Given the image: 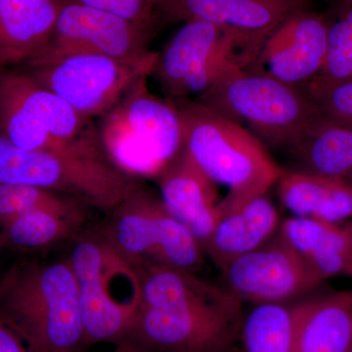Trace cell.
<instances>
[{
	"label": "cell",
	"mask_w": 352,
	"mask_h": 352,
	"mask_svg": "<svg viewBox=\"0 0 352 352\" xmlns=\"http://www.w3.org/2000/svg\"><path fill=\"white\" fill-rule=\"evenodd\" d=\"M278 232L323 281L352 276V219L335 223L309 217H289Z\"/></svg>",
	"instance_id": "cell-18"
},
{
	"label": "cell",
	"mask_w": 352,
	"mask_h": 352,
	"mask_svg": "<svg viewBox=\"0 0 352 352\" xmlns=\"http://www.w3.org/2000/svg\"><path fill=\"white\" fill-rule=\"evenodd\" d=\"M98 134L109 159L131 177L157 178L183 148L177 106L150 92L147 78L101 116Z\"/></svg>",
	"instance_id": "cell-5"
},
{
	"label": "cell",
	"mask_w": 352,
	"mask_h": 352,
	"mask_svg": "<svg viewBox=\"0 0 352 352\" xmlns=\"http://www.w3.org/2000/svg\"><path fill=\"white\" fill-rule=\"evenodd\" d=\"M302 88L322 117L352 129V80L332 85L309 82Z\"/></svg>",
	"instance_id": "cell-26"
},
{
	"label": "cell",
	"mask_w": 352,
	"mask_h": 352,
	"mask_svg": "<svg viewBox=\"0 0 352 352\" xmlns=\"http://www.w3.org/2000/svg\"><path fill=\"white\" fill-rule=\"evenodd\" d=\"M0 320L32 352L85 349L78 286L68 259L14 265L0 281Z\"/></svg>",
	"instance_id": "cell-3"
},
{
	"label": "cell",
	"mask_w": 352,
	"mask_h": 352,
	"mask_svg": "<svg viewBox=\"0 0 352 352\" xmlns=\"http://www.w3.org/2000/svg\"><path fill=\"white\" fill-rule=\"evenodd\" d=\"M148 41L149 29L110 11L64 0L52 38L41 55L95 53L122 61L142 62L157 54L149 50Z\"/></svg>",
	"instance_id": "cell-13"
},
{
	"label": "cell",
	"mask_w": 352,
	"mask_h": 352,
	"mask_svg": "<svg viewBox=\"0 0 352 352\" xmlns=\"http://www.w3.org/2000/svg\"><path fill=\"white\" fill-rule=\"evenodd\" d=\"M157 180L166 207L193 234L203 249L219 217L217 183L199 168L184 148Z\"/></svg>",
	"instance_id": "cell-15"
},
{
	"label": "cell",
	"mask_w": 352,
	"mask_h": 352,
	"mask_svg": "<svg viewBox=\"0 0 352 352\" xmlns=\"http://www.w3.org/2000/svg\"><path fill=\"white\" fill-rule=\"evenodd\" d=\"M352 80V4L337 19L331 20L327 52L320 75L310 82L340 83Z\"/></svg>",
	"instance_id": "cell-25"
},
{
	"label": "cell",
	"mask_w": 352,
	"mask_h": 352,
	"mask_svg": "<svg viewBox=\"0 0 352 352\" xmlns=\"http://www.w3.org/2000/svg\"><path fill=\"white\" fill-rule=\"evenodd\" d=\"M222 272L227 289L243 302L258 305L288 303L324 282L279 232Z\"/></svg>",
	"instance_id": "cell-12"
},
{
	"label": "cell",
	"mask_w": 352,
	"mask_h": 352,
	"mask_svg": "<svg viewBox=\"0 0 352 352\" xmlns=\"http://www.w3.org/2000/svg\"><path fill=\"white\" fill-rule=\"evenodd\" d=\"M156 56L127 62L95 53L41 55L30 75L87 119L101 117L142 78L152 75Z\"/></svg>",
	"instance_id": "cell-8"
},
{
	"label": "cell",
	"mask_w": 352,
	"mask_h": 352,
	"mask_svg": "<svg viewBox=\"0 0 352 352\" xmlns=\"http://www.w3.org/2000/svg\"><path fill=\"white\" fill-rule=\"evenodd\" d=\"M236 63L242 65L231 36L212 23L188 21L157 53L152 75L170 100H197Z\"/></svg>",
	"instance_id": "cell-10"
},
{
	"label": "cell",
	"mask_w": 352,
	"mask_h": 352,
	"mask_svg": "<svg viewBox=\"0 0 352 352\" xmlns=\"http://www.w3.org/2000/svg\"><path fill=\"white\" fill-rule=\"evenodd\" d=\"M351 352H352V349H351Z\"/></svg>",
	"instance_id": "cell-32"
},
{
	"label": "cell",
	"mask_w": 352,
	"mask_h": 352,
	"mask_svg": "<svg viewBox=\"0 0 352 352\" xmlns=\"http://www.w3.org/2000/svg\"><path fill=\"white\" fill-rule=\"evenodd\" d=\"M175 104L183 148L212 182L228 187L219 201V217L266 195L276 185L283 166L247 127L199 101Z\"/></svg>",
	"instance_id": "cell-2"
},
{
	"label": "cell",
	"mask_w": 352,
	"mask_h": 352,
	"mask_svg": "<svg viewBox=\"0 0 352 352\" xmlns=\"http://www.w3.org/2000/svg\"><path fill=\"white\" fill-rule=\"evenodd\" d=\"M99 235L132 268L168 266L198 273L204 252L161 197L134 183Z\"/></svg>",
	"instance_id": "cell-6"
},
{
	"label": "cell",
	"mask_w": 352,
	"mask_h": 352,
	"mask_svg": "<svg viewBox=\"0 0 352 352\" xmlns=\"http://www.w3.org/2000/svg\"><path fill=\"white\" fill-rule=\"evenodd\" d=\"M351 295H352V289H351Z\"/></svg>",
	"instance_id": "cell-30"
},
{
	"label": "cell",
	"mask_w": 352,
	"mask_h": 352,
	"mask_svg": "<svg viewBox=\"0 0 352 352\" xmlns=\"http://www.w3.org/2000/svg\"><path fill=\"white\" fill-rule=\"evenodd\" d=\"M85 6L110 11L122 19L150 30L153 11L161 0H76Z\"/></svg>",
	"instance_id": "cell-27"
},
{
	"label": "cell",
	"mask_w": 352,
	"mask_h": 352,
	"mask_svg": "<svg viewBox=\"0 0 352 352\" xmlns=\"http://www.w3.org/2000/svg\"><path fill=\"white\" fill-rule=\"evenodd\" d=\"M287 168L352 183V129L320 113L286 151Z\"/></svg>",
	"instance_id": "cell-21"
},
{
	"label": "cell",
	"mask_w": 352,
	"mask_h": 352,
	"mask_svg": "<svg viewBox=\"0 0 352 352\" xmlns=\"http://www.w3.org/2000/svg\"><path fill=\"white\" fill-rule=\"evenodd\" d=\"M64 0H0V69L32 61L50 44Z\"/></svg>",
	"instance_id": "cell-17"
},
{
	"label": "cell",
	"mask_w": 352,
	"mask_h": 352,
	"mask_svg": "<svg viewBox=\"0 0 352 352\" xmlns=\"http://www.w3.org/2000/svg\"><path fill=\"white\" fill-rule=\"evenodd\" d=\"M281 203L295 217L324 221L352 219V183L284 168L276 183Z\"/></svg>",
	"instance_id": "cell-20"
},
{
	"label": "cell",
	"mask_w": 352,
	"mask_h": 352,
	"mask_svg": "<svg viewBox=\"0 0 352 352\" xmlns=\"http://www.w3.org/2000/svg\"><path fill=\"white\" fill-rule=\"evenodd\" d=\"M82 201L36 187L0 183V224L36 210L82 212Z\"/></svg>",
	"instance_id": "cell-24"
},
{
	"label": "cell",
	"mask_w": 352,
	"mask_h": 352,
	"mask_svg": "<svg viewBox=\"0 0 352 352\" xmlns=\"http://www.w3.org/2000/svg\"><path fill=\"white\" fill-rule=\"evenodd\" d=\"M289 352H351L352 295L332 292L300 300Z\"/></svg>",
	"instance_id": "cell-16"
},
{
	"label": "cell",
	"mask_w": 352,
	"mask_h": 352,
	"mask_svg": "<svg viewBox=\"0 0 352 352\" xmlns=\"http://www.w3.org/2000/svg\"><path fill=\"white\" fill-rule=\"evenodd\" d=\"M133 270L138 296L119 344L154 352H226L242 331L243 300L226 287L168 266Z\"/></svg>",
	"instance_id": "cell-1"
},
{
	"label": "cell",
	"mask_w": 352,
	"mask_h": 352,
	"mask_svg": "<svg viewBox=\"0 0 352 352\" xmlns=\"http://www.w3.org/2000/svg\"><path fill=\"white\" fill-rule=\"evenodd\" d=\"M196 101L242 124L266 146L286 152L319 116L302 87L236 63Z\"/></svg>",
	"instance_id": "cell-4"
},
{
	"label": "cell",
	"mask_w": 352,
	"mask_h": 352,
	"mask_svg": "<svg viewBox=\"0 0 352 352\" xmlns=\"http://www.w3.org/2000/svg\"><path fill=\"white\" fill-rule=\"evenodd\" d=\"M113 352H154L141 349V347L131 346V344H120L116 346Z\"/></svg>",
	"instance_id": "cell-29"
},
{
	"label": "cell",
	"mask_w": 352,
	"mask_h": 352,
	"mask_svg": "<svg viewBox=\"0 0 352 352\" xmlns=\"http://www.w3.org/2000/svg\"><path fill=\"white\" fill-rule=\"evenodd\" d=\"M83 219V212L32 210L0 224V243L17 249H43L69 239Z\"/></svg>",
	"instance_id": "cell-22"
},
{
	"label": "cell",
	"mask_w": 352,
	"mask_h": 352,
	"mask_svg": "<svg viewBox=\"0 0 352 352\" xmlns=\"http://www.w3.org/2000/svg\"><path fill=\"white\" fill-rule=\"evenodd\" d=\"M0 352H32L12 329L0 320Z\"/></svg>",
	"instance_id": "cell-28"
},
{
	"label": "cell",
	"mask_w": 352,
	"mask_h": 352,
	"mask_svg": "<svg viewBox=\"0 0 352 352\" xmlns=\"http://www.w3.org/2000/svg\"><path fill=\"white\" fill-rule=\"evenodd\" d=\"M0 183L48 190L111 212L135 182L108 157L22 149L0 134Z\"/></svg>",
	"instance_id": "cell-7"
},
{
	"label": "cell",
	"mask_w": 352,
	"mask_h": 352,
	"mask_svg": "<svg viewBox=\"0 0 352 352\" xmlns=\"http://www.w3.org/2000/svg\"><path fill=\"white\" fill-rule=\"evenodd\" d=\"M330 21L310 7L294 13L266 39L254 63L277 80L305 87L323 69Z\"/></svg>",
	"instance_id": "cell-14"
},
{
	"label": "cell",
	"mask_w": 352,
	"mask_h": 352,
	"mask_svg": "<svg viewBox=\"0 0 352 352\" xmlns=\"http://www.w3.org/2000/svg\"><path fill=\"white\" fill-rule=\"evenodd\" d=\"M279 214L263 195L233 212L220 215L203 247L204 254L224 270L228 264L267 243L277 232Z\"/></svg>",
	"instance_id": "cell-19"
},
{
	"label": "cell",
	"mask_w": 352,
	"mask_h": 352,
	"mask_svg": "<svg viewBox=\"0 0 352 352\" xmlns=\"http://www.w3.org/2000/svg\"><path fill=\"white\" fill-rule=\"evenodd\" d=\"M351 4H352V0H351Z\"/></svg>",
	"instance_id": "cell-31"
},
{
	"label": "cell",
	"mask_w": 352,
	"mask_h": 352,
	"mask_svg": "<svg viewBox=\"0 0 352 352\" xmlns=\"http://www.w3.org/2000/svg\"><path fill=\"white\" fill-rule=\"evenodd\" d=\"M312 0H161L159 10L170 20L206 21L235 41L240 61L250 67L266 39L294 13Z\"/></svg>",
	"instance_id": "cell-11"
},
{
	"label": "cell",
	"mask_w": 352,
	"mask_h": 352,
	"mask_svg": "<svg viewBox=\"0 0 352 352\" xmlns=\"http://www.w3.org/2000/svg\"><path fill=\"white\" fill-rule=\"evenodd\" d=\"M294 327V305H258L243 323L244 352H289Z\"/></svg>",
	"instance_id": "cell-23"
},
{
	"label": "cell",
	"mask_w": 352,
	"mask_h": 352,
	"mask_svg": "<svg viewBox=\"0 0 352 352\" xmlns=\"http://www.w3.org/2000/svg\"><path fill=\"white\" fill-rule=\"evenodd\" d=\"M68 261L78 286L87 346L98 342L119 344L131 326L135 305L117 298L113 285L131 266L99 234L80 238Z\"/></svg>",
	"instance_id": "cell-9"
}]
</instances>
